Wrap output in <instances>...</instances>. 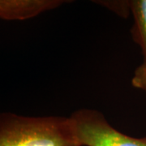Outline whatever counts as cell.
I'll return each mask as SVG.
<instances>
[{
    "label": "cell",
    "mask_w": 146,
    "mask_h": 146,
    "mask_svg": "<svg viewBox=\"0 0 146 146\" xmlns=\"http://www.w3.org/2000/svg\"><path fill=\"white\" fill-rule=\"evenodd\" d=\"M97 3H101L99 4L105 6L123 17L127 16L130 11L129 1H98Z\"/></svg>",
    "instance_id": "obj_4"
},
{
    "label": "cell",
    "mask_w": 146,
    "mask_h": 146,
    "mask_svg": "<svg viewBox=\"0 0 146 146\" xmlns=\"http://www.w3.org/2000/svg\"><path fill=\"white\" fill-rule=\"evenodd\" d=\"M132 85L146 92V63H143L136 68L131 79Z\"/></svg>",
    "instance_id": "obj_5"
},
{
    "label": "cell",
    "mask_w": 146,
    "mask_h": 146,
    "mask_svg": "<svg viewBox=\"0 0 146 146\" xmlns=\"http://www.w3.org/2000/svg\"><path fill=\"white\" fill-rule=\"evenodd\" d=\"M0 146H80L67 117L0 113Z\"/></svg>",
    "instance_id": "obj_1"
},
{
    "label": "cell",
    "mask_w": 146,
    "mask_h": 146,
    "mask_svg": "<svg viewBox=\"0 0 146 146\" xmlns=\"http://www.w3.org/2000/svg\"><path fill=\"white\" fill-rule=\"evenodd\" d=\"M70 119L80 146H146V137L135 138L120 132L98 110L80 109Z\"/></svg>",
    "instance_id": "obj_2"
},
{
    "label": "cell",
    "mask_w": 146,
    "mask_h": 146,
    "mask_svg": "<svg viewBox=\"0 0 146 146\" xmlns=\"http://www.w3.org/2000/svg\"><path fill=\"white\" fill-rule=\"evenodd\" d=\"M129 3L134 19L132 36L141 48L143 63H146V0H131Z\"/></svg>",
    "instance_id": "obj_3"
}]
</instances>
